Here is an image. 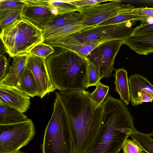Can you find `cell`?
Here are the masks:
<instances>
[{
    "instance_id": "17",
    "label": "cell",
    "mask_w": 153,
    "mask_h": 153,
    "mask_svg": "<svg viewBox=\"0 0 153 153\" xmlns=\"http://www.w3.org/2000/svg\"><path fill=\"white\" fill-rule=\"evenodd\" d=\"M28 55L15 56L13 57L11 65L0 84L16 87L20 74L25 64Z\"/></svg>"
},
{
    "instance_id": "7",
    "label": "cell",
    "mask_w": 153,
    "mask_h": 153,
    "mask_svg": "<svg viewBox=\"0 0 153 153\" xmlns=\"http://www.w3.org/2000/svg\"><path fill=\"white\" fill-rule=\"evenodd\" d=\"M36 133L31 120L18 123L0 125V153H10L27 145Z\"/></svg>"
},
{
    "instance_id": "5",
    "label": "cell",
    "mask_w": 153,
    "mask_h": 153,
    "mask_svg": "<svg viewBox=\"0 0 153 153\" xmlns=\"http://www.w3.org/2000/svg\"><path fill=\"white\" fill-rule=\"evenodd\" d=\"M0 36L6 52L12 57L29 54L33 48L44 41L42 31L23 19L2 30Z\"/></svg>"
},
{
    "instance_id": "21",
    "label": "cell",
    "mask_w": 153,
    "mask_h": 153,
    "mask_svg": "<svg viewBox=\"0 0 153 153\" xmlns=\"http://www.w3.org/2000/svg\"><path fill=\"white\" fill-rule=\"evenodd\" d=\"M82 18V15L79 12H70L58 15L56 16L52 22L43 30L80 22Z\"/></svg>"
},
{
    "instance_id": "20",
    "label": "cell",
    "mask_w": 153,
    "mask_h": 153,
    "mask_svg": "<svg viewBox=\"0 0 153 153\" xmlns=\"http://www.w3.org/2000/svg\"><path fill=\"white\" fill-rule=\"evenodd\" d=\"M28 119L23 113L0 104V125L18 123Z\"/></svg>"
},
{
    "instance_id": "3",
    "label": "cell",
    "mask_w": 153,
    "mask_h": 153,
    "mask_svg": "<svg viewBox=\"0 0 153 153\" xmlns=\"http://www.w3.org/2000/svg\"><path fill=\"white\" fill-rule=\"evenodd\" d=\"M52 82L60 91L87 88L88 74L86 59L65 49H59L45 60Z\"/></svg>"
},
{
    "instance_id": "35",
    "label": "cell",
    "mask_w": 153,
    "mask_h": 153,
    "mask_svg": "<svg viewBox=\"0 0 153 153\" xmlns=\"http://www.w3.org/2000/svg\"><path fill=\"white\" fill-rule=\"evenodd\" d=\"M141 22L140 25L153 24V16L142 19L140 21Z\"/></svg>"
},
{
    "instance_id": "15",
    "label": "cell",
    "mask_w": 153,
    "mask_h": 153,
    "mask_svg": "<svg viewBox=\"0 0 153 153\" xmlns=\"http://www.w3.org/2000/svg\"><path fill=\"white\" fill-rule=\"evenodd\" d=\"M123 41L124 44L139 54L147 55L153 53V34H132Z\"/></svg>"
},
{
    "instance_id": "34",
    "label": "cell",
    "mask_w": 153,
    "mask_h": 153,
    "mask_svg": "<svg viewBox=\"0 0 153 153\" xmlns=\"http://www.w3.org/2000/svg\"><path fill=\"white\" fill-rule=\"evenodd\" d=\"M6 57L4 56L0 57V81L4 79L7 74L9 69Z\"/></svg>"
},
{
    "instance_id": "22",
    "label": "cell",
    "mask_w": 153,
    "mask_h": 153,
    "mask_svg": "<svg viewBox=\"0 0 153 153\" xmlns=\"http://www.w3.org/2000/svg\"><path fill=\"white\" fill-rule=\"evenodd\" d=\"M22 11L15 10H0V25L1 30L14 22L22 19Z\"/></svg>"
},
{
    "instance_id": "19",
    "label": "cell",
    "mask_w": 153,
    "mask_h": 153,
    "mask_svg": "<svg viewBox=\"0 0 153 153\" xmlns=\"http://www.w3.org/2000/svg\"><path fill=\"white\" fill-rule=\"evenodd\" d=\"M115 73L113 74L115 78V91L119 94L120 99L126 105L129 104L130 94L127 72L123 68L114 69Z\"/></svg>"
},
{
    "instance_id": "25",
    "label": "cell",
    "mask_w": 153,
    "mask_h": 153,
    "mask_svg": "<svg viewBox=\"0 0 153 153\" xmlns=\"http://www.w3.org/2000/svg\"><path fill=\"white\" fill-rule=\"evenodd\" d=\"M96 86L94 91L90 93V97L95 102L102 104L108 95L109 87L102 84L100 82Z\"/></svg>"
},
{
    "instance_id": "39",
    "label": "cell",
    "mask_w": 153,
    "mask_h": 153,
    "mask_svg": "<svg viewBox=\"0 0 153 153\" xmlns=\"http://www.w3.org/2000/svg\"><path fill=\"white\" fill-rule=\"evenodd\" d=\"M121 153H123V152H121Z\"/></svg>"
},
{
    "instance_id": "9",
    "label": "cell",
    "mask_w": 153,
    "mask_h": 153,
    "mask_svg": "<svg viewBox=\"0 0 153 153\" xmlns=\"http://www.w3.org/2000/svg\"><path fill=\"white\" fill-rule=\"evenodd\" d=\"M123 44L121 40L104 42L98 45L88 55L87 58L97 68L100 79L108 78L111 75L115 59Z\"/></svg>"
},
{
    "instance_id": "37",
    "label": "cell",
    "mask_w": 153,
    "mask_h": 153,
    "mask_svg": "<svg viewBox=\"0 0 153 153\" xmlns=\"http://www.w3.org/2000/svg\"><path fill=\"white\" fill-rule=\"evenodd\" d=\"M27 153L26 152H22L20 151H19V150L16 151H15V152H12L11 153Z\"/></svg>"
},
{
    "instance_id": "2",
    "label": "cell",
    "mask_w": 153,
    "mask_h": 153,
    "mask_svg": "<svg viewBox=\"0 0 153 153\" xmlns=\"http://www.w3.org/2000/svg\"><path fill=\"white\" fill-rule=\"evenodd\" d=\"M101 128L93 143L85 153H119L123 143L136 129L133 118L121 100L108 95Z\"/></svg>"
},
{
    "instance_id": "12",
    "label": "cell",
    "mask_w": 153,
    "mask_h": 153,
    "mask_svg": "<svg viewBox=\"0 0 153 153\" xmlns=\"http://www.w3.org/2000/svg\"><path fill=\"white\" fill-rule=\"evenodd\" d=\"M128 82L131 105L137 106L144 102H152L153 85L145 76L140 74L129 76Z\"/></svg>"
},
{
    "instance_id": "27",
    "label": "cell",
    "mask_w": 153,
    "mask_h": 153,
    "mask_svg": "<svg viewBox=\"0 0 153 153\" xmlns=\"http://www.w3.org/2000/svg\"><path fill=\"white\" fill-rule=\"evenodd\" d=\"M55 51L53 47L42 42L33 48L30 51L29 54L46 59Z\"/></svg>"
},
{
    "instance_id": "38",
    "label": "cell",
    "mask_w": 153,
    "mask_h": 153,
    "mask_svg": "<svg viewBox=\"0 0 153 153\" xmlns=\"http://www.w3.org/2000/svg\"><path fill=\"white\" fill-rule=\"evenodd\" d=\"M150 134L151 136H153V131Z\"/></svg>"
},
{
    "instance_id": "28",
    "label": "cell",
    "mask_w": 153,
    "mask_h": 153,
    "mask_svg": "<svg viewBox=\"0 0 153 153\" xmlns=\"http://www.w3.org/2000/svg\"><path fill=\"white\" fill-rule=\"evenodd\" d=\"M131 11L117 16L96 26L118 24L129 21L136 22L135 20V16L131 13Z\"/></svg>"
},
{
    "instance_id": "10",
    "label": "cell",
    "mask_w": 153,
    "mask_h": 153,
    "mask_svg": "<svg viewBox=\"0 0 153 153\" xmlns=\"http://www.w3.org/2000/svg\"><path fill=\"white\" fill-rule=\"evenodd\" d=\"M22 1L26 4L22 12V19L42 31L56 16L50 7L48 0Z\"/></svg>"
},
{
    "instance_id": "24",
    "label": "cell",
    "mask_w": 153,
    "mask_h": 153,
    "mask_svg": "<svg viewBox=\"0 0 153 153\" xmlns=\"http://www.w3.org/2000/svg\"><path fill=\"white\" fill-rule=\"evenodd\" d=\"M49 5L56 16L66 13L78 12L79 8L70 3L68 0H48Z\"/></svg>"
},
{
    "instance_id": "4",
    "label": "cell",
    "mask_w": 153,
    "mask_h": 153,
    "mask_svg": "<svg viewBox=\"0 0 153 153\" xmlns=\"http://www.w3.org/2000/svg\"><path fill=\"white\" fill-rule=\"evenodd\" d=\"M56 96L53 112L41 145L42 153H74L68 117L58 96Z\"/></svg>"
},
{
    "instance_id": "29",
    "label": "cell",
    "mask_w": 153,
    "mask_h": 153,
    "mask_svg": "<svg viewBox=\"0 0 153 153\" xmlns=\"http://www.w3.org/2000/svg\"><path fill=\"white\" fill-rule=\"evenodd\" d=\"M26 4L22 0H0V10H15L23 11Z\"/></svg>"
},
{
    "instance_id": "8",
    "label": "cell",
    "mask_w": 153,
    "mask_h": 153,
    "mask_svg": "<svg viewBox=\"0 0 153 153\" xmlns=\"http://www.w3.org/2000/svg\"><path fill=\"white\" fill-rule=\"evenodd\" d=\"M109 1L79 8L78 12L82 17L80 24L85 28L93 27L117 16L131 11L135 8L131 4H123L120 1Z\"/></svg>"
},
{
    "instance_id": "18",
    "label": "cell",
    "mask_w": 153,
    "mask_h": 153,
    "mask_svg": "<svg viewBox=\"0 0 153 153\" xmlns=\"http://www.w3.org/2000/svg\"><path fill=\"white\" fill-rule=\"evenodd\" d=\"M16 87L30 97L38 96V86L31 71L25 66L20 74Z\"/></svg>"
},
{
    "instance_id": "33",
    "label": "cell",
    "mask_w": 153,
    "mask_h": 153,
    "mask_svg": "<svg viewBox=\"0 0 153 153\" xmlns=\"http://www.w3.org/2000/svg\"><path fill=\"white\" fill-rule=\"evenodd\" d=\"M153 34V24L139 25L134 28L133 35H145Z\"/></svg>"
},
{
    "instance_id": "1",
    "label": "cell",
    "mask_w": 153,
    "mask_h": 153,
    "mask_svg": "<svg viewBox=\"0 0 153 153\" xmlns=\"http://www.w3.org/2000/svg\"><path fill=\"white\" fill-rule=\"evenodd\" d=\"M85 89L56 92L67 115L74 153H85L99 132L104 107L90 98Z\"/></svg>"
},
{
    "instance_id": "31",
    "label": "cell",
    "mask_w": 153,
    "mask_h": 153,
    "mask_svg": "<svg viewBox=\"0 0 153 153\" xmlns=\"http://www.w3.org/2000/svg\"><path fill=\"white\" fill-rule=\"evenodd\" d=\"M123 153H143L140 145L134 140L126 139L122 146Z\"/></svg>"
},
{
    "instance_id": "6",
    "label": "cell",
    "mask_w": 153,
    "mask_h": 153,
    "mask_svg": "<svg viewBox=\"0 0 153 153\" xmlns=\"http://www.w3.org/2000/svg\"><path fill=\"white\" fill-rule=\"evenodd\" d=\"M134 21L102 26H96L86 28L65 38L85 43L112 40L123 41L132 34L134 28L131 27Z\"/></svg>"
},
{
    "instance_id": "36",
    "label": "cell",
    "mask_w": 153,
    "mask_h": 153,
    "mask_svg": "<svg viewBox=\"0 0 153 153\" xmlns=\"http://www.w3.org/2000/svg\"><path fill=\"white\" fill-rule=\"evenodd\" d=\"M0 47V57L4 56V54L6 52L5 48L3 44L2 41H1Z\"/></svg>"
},
{
    "instance_id": "13",
    "label": "cell",
    "mask_w": 153,
    "mask_h": 153,
    "mask_svg": "<svg viewBox=\"0 0 153 153\" xmlns=\"http://www.w3.org/2000/svg\"><path fill=\"white\" fill-rule=\"evenodd\" d=\"M30 97L16 87L0 84V104L24 113L30 104Z\"/></svg>"
},
{
    "instance_id": "16",
    "label": "cell",
    "mask_w": 153,
    "mask_h": 153,
    "mask_svg": "<svg viewBox=\"0 0 153 153\" xmlns=\"http://www.w3.org/2000/svg\"><path fill=\"white\" fill-rule=\"evenodd\" d=\"M101 43L102 42L85 43L71 40L65 38L48 45L53 47L64 48L73 51L86 59L89 54Z\"/></svg>"
},
{
    "instance_id": "23",
    "label": "cell",
    "mask_w": 153,
    "mask_h": 153,
    "mask_svg": "<svg viewBox=\"0 0 153 153\" xmlns=\"http://www.w3.org/2000/svg\"><path fill=\"white\" fill-rule=\"evenodd\" d=\"M130 136L140 145L143 151L153 153V139L150 134L143 133L136 129Z\"/></svg>"
},
{
    "instance_id": "14",
    "label": "cell",
    "mask_w": 153,
    "mask_h": 153,
    "mask_svg": "<svg viewBox=\"0 0 153 153\" xmlns=\"http://www.w3.org/2000/svg\"><path fill=\"white\" fill-rule=\"evenodd\" d=\"M80 22L42 30L44 42L48 44L60 40L86 29Z\"/></svg>"
},
{
    "instance_id": "11",
    "label": "cell",
    "mask_w": 153,
    "mask_h": 153,
    "mask_svg": "<svg viewBox=\"0 0 153 153\" xmlns=\"http://www.w3.org/2000/svg\"><path fill=\"white\" fill-rule=\"evenodd\" d=\"M45 60L44 58L29 54L25 64V66L34 77L38 86V96L41 98L46 94L56 89L51 79Z\"/></svg>"
},
{
    "instance_id": "26",
    "label": "cell",
    "mask_w": 153,
    "mask_h": 153,
    "mask_svg": "<svg viewBox=\"0 0 153 153\" xmlns=\"http://www.w3.org/2000/svg\"><path fill=\"white\" fill-rule=\"evenodd\" d=\"M88 74L87 88L91 86H96L100 82L99 71L89 59H86Z\"/></svg>"
},
{
    "instance_id": "32",
    "label": "cell",
    "mask_w": 153,
    "mask_h": 153,
    "mask_svg": "<svg viewBox=\"0 0 153 153\" xmlns=\"http://www.w3.org/2000/svg\"><path fill=\"white\" fill-rule=\"evenodd\" d=\"M109 0H68L69 2L78 8L84 7L109 1Z\"/></svg>"
},
{
    "instance_id": "30",
    "label": "cell",
    "mask_w": 153,
    "mask_h": 153,
    "mask_svg": "<svg viewBox=\"0 0 153 153\" xmlns=\"http://www.w3.org/2000/svg\"><path fill=\"white\" fill-rule=\"evenodd\" d=\"M131 13L135 16L136 21L153 16V8L140 7L134 8L131 11Z\"/></svg>"
}]
</instances>
